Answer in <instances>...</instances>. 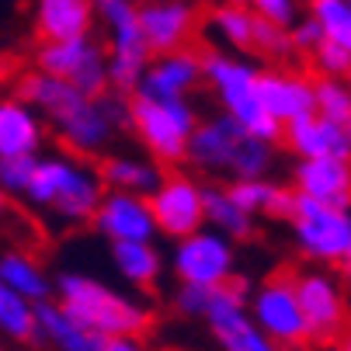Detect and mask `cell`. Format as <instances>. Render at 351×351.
<instances>
[{"mask_svg":"<svg viewBox=\"0 0 351 351\" xmlns=\"http://www.w3.org/2000/svg\"><path fill=\"white\" fill-rule=\"evenodd\" d=\"M18 97L42 115V122L56 129L60 143L77 157L105 154L119 129H129V97L115 90L84 94L60 77L28 70L18 80Z\"/></svg>","mask_w":351,"mask_h":351,"instance_id":"6da1fadb","label":"cell"},{"mask_svg":"<svg viewBox=\"0 0 351 351\" xmlns=\"http://www.w3.org/2000/svg\"><path fill=\"white\" fill-rule=\"evenodd\" d=\"M53 295L73 320H80L97 337H139L149 330V320H154L139 299L80 271L60 275L53 282Z\"/></svg>","mask_w":351,"mask_h":351,"instance_id":"7a4b0ae2","label":"cell"},{"mask_svg":"<svg viewBox=\"0 0 351 351\" xmlns=\"http://www.w3.org/2000/svg\"><path fill=\"white\" fill-rule=\"evenodd\" d=\"M184 160L202 174H226L230 181L240 178H268L275 167V143L250 136L230 115H216L209 122L198 119L188 139Z\"/></svg>","mask_w":351,"mask_h":351,"instance_id":"3957f363","label":"cell"},{"mask_svg":"<svg viewBox=\"0 0 351 351\" xmlns=\"http://www.w3.org/2000/svg\"><path fill=\"white\" fill-rule=\"evenodd\" d=\"M101 195L105 184L97 178V167H90L84 157H35L21 198L70 226H80L90 223Z\"/></svg>","mask_w":351,"mask_h":351,"instance_id":"277c9868","label":"cell"},{"mask_svg":"<svg viewBox=\"0 0 351 351\" xmlns=\"http://www.w3.org/2000/svg\"><path fill=\"white\" fill-rule=\"evenodd\" d=\"M198 63H202V80L213 87L223 115H230L237 125H243L250 136H258L265 143L282 139V125L261 105V94H258V73L261 70L254 63L243 60V56L219 53V49L202 53Z\"/></svg>","mask_w":351,"mask_h":351,"instance_id":"5b68a950","label":"cell"},{"mask_svg":"<svg viewBox=\"0 0 351 351\" xmlns=\"http://www.w3.org/2000/svg\"><path fill=\"white\" fill-rule=\"evenodd\" d=\"M198 125V112L188 97H149L129 94V129L139 136L149 160L157 164H184L191 129Z\"/></svg>","mask_w":351,"mask_h":351,"instance_id":"8992f818","label":"cell"},{"mask_svg":"<svg viewBox=\"0 0 351 351\" xmlns=\"http://www.w3.org/2000/svg\"><path fill=\"white\" fill-rule=\"evenodd\" d=\"M94 4V21H101L108 28V87L115 94H132L154 60L149 45L143 42L139 32V4L136 0H90Z\"/></svg>","mask_w":351,"mask_h":351,"instance_id":"52a82bcc","label":"cell"},{"mask_svg":"<svg viewBox=\"0 0 351 351\" xmlns=\"http://www.w3.org/2000/svg\"><path fill=\"white\" fill-rule=\"evenodd\" d=\"M289 223L299 250L317 265H337L351 243V206L317 202L295 191V209Z\"/></svg>","mask_w":351,"mask_h":351,"instance_id":"ba28073f","label":"cell"},{"mask_svg":"<svg viewBox=\"0 0 351 351\" xmlns=\"http://www.w3.org/2000/svg\"><path fill=\"white\" fill-rule=\"evenodd\" d=\"M247 313L254 317V324L285 351V348H303L310 341L306 320L295 299V271L278 268L271 271L247 299Z\"/></svg>","mask_w":351,"mask_h":351,"instance_id":"9c48e42d","label":"cell"},{"mask_svg":"<svg viewBox=\"0 0 351 351\" xmlns=\"http://www.w3.org/2000/svg\"><path fill=\"white\" fill-rule=\"evenodd\" d=\"M35 70L60 77L84 94H105L108 87V60L105 45L90 35L66 38V42H42L35 53Z\"/></svg>","mask_w":351,"mask_h":351,"instance_id":"30bf717a","label":"cell"},{"mask_svg":"<svg viewBox=\"0 0 351 351\" xmlns=\"http://www.w3.org/2000/svg\"><path fill=\"white\" fill-rule=\"evenodd\" d=\"M209 324V334L216 337V344L223 351H282L258 324L247 313V295H243V282L230 278L226 285L213 289L209 310L202 317Z\"/></svg>","mask_w":351,"mask_h":351,"instance_id":"8fae6325","label":"cell"},{"mask_svg":"<svg viewBox=\"0 0 351 351\" xmlns=\"http://www.w3.org/2000/svg\"><path fill=\"white\" fill-rule=\"evenodd\" d=\"M171 268L178 275V282H191V285H226L230 278H237V250L233 240H226L216 230H195L181 240H174V254H171Z\"/></svg>","mask_w":351,"mask_h":351,"instance_id":"7c38bea8","label":"cell"},{"mask_svg":"<svg viewBox=\"0 0 351 351\" xmlns=\"http://www.w3.org/2000/svg\"><path fill=\"white\" fill-rule=\"evenodd\" d=\"M149 216L157 223V233L164 237H188L206 226V209H202V184L184 171H167L160 174L157 188L146 195Z\"/></svg>","mask_w":351,"mask_h":351,"instance_id":"4fadbf2b","label":"cell"},{"mask_svg":"<svg viewBox=\"0 0 351 351\" xmlns=\"http://www.w3.org/2000/svg\"><path fill=\"white\" fill-rule=\"evenodd\" d=\"M295 299L306 320L310 341H337L348 330V303L334 275L324 268H306L295 271Z\"/></svg>","mask_w":351,"mask_h":351,"instance_id":"5bb4252c","label":"cell"},{"mask_svg":"<svg viewBox=\"0 0 351 351\" xmlns=\"http://www.w3.org/2000/svg\"><path fill=\"white\" fill-rule=\"evenodd\" d=\"M139 32L154 56L188 49V42L198 32V8L191 0H149V4H139Z\"/></svg>","mask_w":351,"mask_h":351,"instance_id":"9a60e30c","label":"cell"},{"mask_svg":"<svg viewBox=\"0 0 351 351\" xmlns=\"http://www.w3.org/2000/svg\"><path fill=\"white\" fill-rule=\"evenodd\" d=\"M90 223L97 226L101 237H108V243H115V240H154L157 237V223L149 216L146 195L105 191L94 216H90Z\"/></svg>","mask_w":351,"mask_h":351,"instance_id":"2e32d148","label":"cell"},{"mask_svg":"<svg viewBox=\"0 0 351 351\" xmlns=\"http://www.w3.org/2000/svg\"><path fill=\"white\" fill-rule=\"evenodd\" d=\"M258 94H261L265 112H268L278 125H289V122H295V119L317 112L313 77H306V73L261 70V73H258Z\"/></svg>","mask_w":351,"mask_h":351,"instance_id":"e0dca14e","label":"cell"},{"mask_svg":"<svg viewBox=\"0 0 351 351\" xmlns=\"http://www.w3.org/2000/svg\"><path fill=\"white\" fill-rule=\"evenodd\" d=\"M292 188L317 202L351 206V157H310L292 171Z\"/></svg>","mask_w":351,"mask_h":351,"instance_id":"ac0fdd59","label":"cell"},{"mask_svg":"<svg viewBox=\"0 0 351 351\" xmlns=\"http://www.w3.org/2000/svg\"><path fill=\"white\" fill-rule=\"evenodd\" d=\"M289 154H295L299 160L310 157H351V136L344 125L313 115H303L289 125H282V139Z\"/></svg>","mask_w":351,"mask_h":351,"instance_id":"d6986e66","label":"cell"},{"mask_svg":"<svg viewBox=\"0 0 351 351\" xmlns=\"http://www.w3.org/2000/svg\"><path fill=\"white\" fill-rule=\"evenodd\" d=\"M198 84H202L198 53H191V49H174V53H160V56L149 60L136 90L149 94V97H188Z\"/></svg>","mask_w":351,"mask_h":351,"instance_id":"ffe728a7","label":"cell"},{"mask_svg":"<svg viewBox=\"0 0 351 351\" xmlns=\"http://www.w3.org/2000/svg\"><path fill=\"white\" fill-rule=\"evenodd\" d=\"M35 341L49 344L53 351H101L105 344V337H97L80 320H73L56 299L35 303Z\"/></svg>","mask_w":351,"mask_h":351,"instance_id":"44dd1931","label":"cell"},{"mask_svg":"<svg viewBox=\"0 0 351 351\" xmlns=\"http://www.w3.org/2000/svg\"><path fill=\"white\" fill-rule=\"evenodd\" d=\"M45 143L42 115L21 97H0V157H28Z\"/></svg>","mask_w":351,"mask_h":351,"instance_id":"7402d4cb","label":"cell"},{"mask_svg":"<svg viewBox=\"0 0 351 351\" xmlns=\"http://www.w3.org/2000/svg\"><path fill=\"white\" fill-rule=\"evenodd\" d=\"M94 32L90 0H35V35L42 42H66Z\"/></svg>","mask_w":351,"mask_h":351,"instance_id":"603a6c76","label":"cell"},{"mask_svg":"<svg viewBox=\"0 0 351 351\" xmlns=\"http://www.w3.org/2000/svg\"><path fill=\"white\" fill-rule=\"evenodd\" d=\"M226 195L247 213V216H271L289 219L295 209V188L268 181V178H240L226 184Z\"/></svg>","mask_w":351,"mask_h":351,"instance_id":"cb8c5ba5","label":"cell"},{"mask_svg":"<svg viewBox=\"0 0 351 351\" xmlns=\"http://www.w3.org/2000/svg\"><path fill=\"white\" fill-rule=\"evenodd\" d=\"M160 164L149 157H132V154H105L97 164L105 191H129V195H149L160 181Z\"/></svg>","mask_w":351,"mask_h":351,"instance_id":"d4e9b609","label":"cell"},{"mask_svg":"<svg viewBox=\"0 0 351 351\" xmlns=\"http://www.w3.org/2000/svg\"><path fill=\"white\" fill-rule=\"evenodd\" d=\"M112 261L125 282L136 289H154L164 275V254L154 240H115L112 243Z\"/></svg>","mask_w":351,"mask_h":351,"instance_id":"484cf974","label":"cell"},{"mask_svg":"<svg viewBox=\"0 0 351 351\" xmlns=\"http://www.w3.org/2000/svg\"><path fill=\"white\" fill-rule=\"evenodd\" d=\"M0 282H4L11 292H18L28 303H42V299H53V278L45 275V268L25 254V250H8L0 254Z\"/></svg>","mask_w":351,"mask_h":351,"instance_id":"4316f807","label":"cell"},{"mask_svg":"<svg viewBox=\"0 0 351 351\" xmlns=\"http://www.w3.org/2000/svg\"><path fill=\"white\" fill-rule=\"evenodd\" d=\"M202 209L209 230L223 233L226 240H247L254 233V216H247L226 195V184H202Z\"/></svg>","mask_w":351,"mask_h":351,"instance_id":"83f0119b","label":"cell"},{"mask_svg":"<svg viewBox=\"0 0 351 351\" xmlns=\"http://www.w3.org/2000/svg\"><path fill=\"white\" fill-rule=\"evenodd\" d=\"M216 38L223 45H230L233 53H254V11L247 4H223L213 11L209 18Z\"/></svg>","mask_w":351,"mask_h":351,"instance_id":"f1b7e54d","label":"cell"},{"mask_svg":"<svg viewBox=\"0 0 351 351\" xmlns=\"http://www.w3.org/2000/svg\"><path fill=\"white\" fill-rule=\"evenodd\" d=\"M0 334L21 344L35 341V306L18 292H11L4 282H0Z\"/></svg>","mask_w":351,"mask_h":351,"instance_id":"f546056e","label":"cell"},{"mask_svg":"<svg viewBox=\"0 0 351 351\" xmlns=\"http://www.w3.org/2000/svg\"><path fill=\"white\" fill-rule=\"evenodd\" d=\"M306 14L320 25L327 42H337L351 53V4L348 0H306Z\"/></svg>","mask_w":351,"mask_h":351,"instance_id":"4dcf8cb0","label":"cell"},{"mask_svg":"<svg viewBox=\"0 0 351 351\" xmlns=\"http://www.w3.org/2000/svg\"><path fill=\"white\" fill-rule=\"evenodd\" d=\"M313 97H317V115L327 122H337L348 129L351 122V90L341 77H317L313 80Z\"/></svg>","mask_w":351,"mask_h":351,"instance_id":"1f68e13d","label":"cell"},{"mask_svg":"<svg viewBox=\"0 0 351 351\" xmlns=\"http://www.w3.org/2000/svg\"><path fill=\"white\" fill-rule=\"evenodd\" d=\"M254 53H258V56H268V60H285V56L292 53L289 28L271 25V21H265V18L254 14Z\"/></svg>","mask_w":351,"mask_h":351,"instance_id":"d6a6232c","label":"cell"},{"mask_svg":"<svg viewBox=\"0 0 351 351\" xmlns=\"http://www.w3.org/2000/svg\"><path fill=\"white\" fill-rule=\"evenodd\" d=\"M35 157L38 154H28V157H0V191H4L8 198L11 195H25L28 178H32V167H35Z\"/></svg>","mask_w":351,"mask_h":351,"instance_id":"836d02e7","label":"cell"},{"mask_svg":"<svg viewBox=\"0 0 351 351\" xmlns=\"http://www.w3.org/2000/svg\"><path fill=\"white\" fill-rule=\"evenodd\" d=\"M313 66L320 70V77H341L344 80V73H348V66H351V53L344 45H337V42H320L317 49H313Z\"/></svg>","mask_w":351,"mask_h":351,"instance_id":"e575fe53","label":"cell"},{"mask_svg":"<svg viewBox=\"0 0 351 351\" xmlns=\"http://www.w3.org/2000/svg\"><path fill=\"white\" fill-rule=\"evenodd\" d=\"M209 299H213V289L209 285H191V282H181L178 292H174V310L184 313V317H195L202 320L206 310H209Z\"/></svg>","mask_w":351,"mask_h":351,"instance_id":"d590c367","label":"cell"},{"mask_svg":"<svg viewBox=\"0 0 351 351\" xmlns=\"http://www.w3.org/2000/svg\"><path fill=\"white\" fill-rule=\"evenodd\" d=\"M243 4L254 11L258 18H265V21H271V25H282V28H289V25L299 18L295 0H243Z\"/></svg>","mask_w":351,"mask_h":351,"instance_id":"8d00e7d4","label":"cell"},{"mask_svg":"<svg viewBox=\"0 0 351 351\" xmlns=\"http://www.w3.org/2000/svg\"><path fill=\"white\" fill-rule=\"evenodd\" d=\"M320 42H324V32H320V25L310 14L306 18H295L289 25V45L295 49V53H313Z\"/></svg>","mask_w":351,"mask_h":351,"instance_id":"74e56055","label":"cell"},{"mask_svg":"<svg viewBox=\"0 0 351 351\" xmlns=\"http://www.w3.org/2000/svg\"><path fill=\"white\" fill-rule=\"evenodd\" d=\"M101 351H143L139 337H105Z\"/></svg>","mask_w":351,"mask_h":351,"instance_id":"f35d334b","label":"cell"},{"mask_svg":"<svg viewBox=\"0 0 351 351\" xmlns=\"http://www.w3.org/2000/svg\"><path fill=\"white\" fill-rule=\"evenodd\" d=\"M337 268H341V275L351 282V243H348V250L341 254V261H337Z\"/></svg>","mask_w":351,"mask_h":351,"instance_id":"ab89813d","label":"cell"},{"mask_svg":"<svg viewBox=\"0 0 351 351\" xmlns=\"http://www.w3.org/2000/svg\"><path fill=\"white\" fill-rule=\"evenodd\" d=\"M337 341H341V348H344V351H351V330H344Z\"/></svg>","mask_w":351,"mask_h":351,"instance_id":"60d3db41","label":"cell"},{"mask_svg":"<svg viewBox=\"0 0 351 351\" xmlns=\"http://www.w3.org/2000/svg\"><path fill=\"white\" fill-rule=\"evenodd\" d=\"M324 351H344V348H341V341H327V348H324Z\"/></svg>","mask_w":351,"mask_h":351,"instance_id":"b9f144b4","label":"cell"},{"mask_svg":"<svg viewBox=\"0 0 351 351\" xmlns=\"http://www.w3.org/2000/svg\"><path fill=\"white\" fill-rule=\"evenodd\" d=\"M4 209H8V195H4V191H0V213H4Z\"/></svg>","mask_w":351,"mask_h":351,"instance_id":"7bdbcfd3","label":"cell"},{"mask_svg":"<svg viewBox=\"0 0 351 351\" xmlns=\"http://www.w3.org/2000/svg\"><path fill=\"white\" fill-rule=\"evenodd\" d=\"M344 84H348V90H351V66H348V73H344Z\"/></svg>","mask_w":351,"mask_h":351,"instance_id":"ee69618b","label":"cell"},{"mask_svg":"<svg viewBox=\"0 0 351 351\" xmlns=\"http://www.w3.org/2000/svg\"><path fill=\"white\" fill-rule=\"evenodd\" d=\"M226 4H243V0H226Z\"/></svg>","mask_w":351,"mask_h":351,"instance_id":"f6af8a7d","label":"cell"},{"mask_svg":"<svg viewBox=\"0 0 351 351\" xmlns=\"http://www.w3.org/2000/svg\"><path fill=\"white\" fill-rule=\"evenodd\" d=\"M348 136H351V122H348Z\"/></svg>","mask_w":351,"mask_h":351,"instance_id":"bcb514c9","label":"cell"},{"mask_svg":"<svg viewBox=\"0 0 351 351\" xmlns=\"http://www.w3.org/2000/svg\"><path fill=\"white\" fill-rule=\"evenodd\" d=\"M348 4H351V0H348Z\"/></svg>","mask_w":351,"mask_h":351,"instance_id":"7dc6e473","label":"cell"}]
</instances>
